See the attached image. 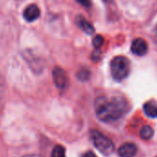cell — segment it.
<instances>
[{"mask_svg": "<svg viewBox=\"0 0 157 157\" xmlns=\"http://www.w3.org/2000/svg\"><path fill=\"white\" fill-rule=\"evenodd\" d=\"M129 108L128 102L120 96H100L94 103L95 115L105 123L118 121L128 114Z\"/></svg>", "mask_w": 157, "mask_h": 157, "instance_id": "cell-1", "label": "cell"}, {"mask_svg": "<svg viewBox=\"0 0 157 157\" xmlns=\"http://www.w3.org/2000/svg\"><path fill=\"white\" fill-rule=\"evenodd\" d=\"M111 74L114 80L117 82H121L128 76L130 71L129 60L123 56H117L114 57L110 64Z\"/></svg>", "mask_w": 157, "mask_h": 157, "instance_id": "cell-2", "label": "cell"}, {"mask_svg": "<svg viewBox=\"0 0 157 157\" xmlns=\"http://www.w3.org/2000/svg\"><path fill=\"white\" fill-rule=\"evenodd\" d=\"M90 137L94 145L102 154L105 156H109L110 154L114 152L115 145L113 141L109 138L105 136L103 133H101L100 131L92 129L90 131Z\"/></svg>", "mask_w": 157, "mask_h": 157, "instance_id": "cell-3", "label": "cell"}, {"mask_svg": "<svg viewBox=\"0 0 157 157\" xmlns=\"http://www.w3.org/2000/svg\"><path fill=\"white\" fill-rule=\"evenodd\" d=\"M53 80L56 86L60 89L64 90L67 87L68 84V76L67 72L59 67H56L53 70Z\"/></svg>", "mask_w": 157, "mask_h": 157, "instance_id": "cell-4", "label": "cell"}, {"mask_svg": "<svg viewBox=\"0 0 157 157\" xmlns=\"http://www.w3.org/2000/svg\"><path fill=\"white\" fill-rule=\"evenodd\" d=\"M131 51L134 55L141 56H144L148 51V44L142 38H137L132 42Z\"/></svg>", "mask_w": 157, "mask_h": 157, "instance_id": "cell-5", "label": "cell"}, {"mask_svg": "<svg viewBox=\"0 0 157 157\" xmlns=\"http://www.w3.org/2000/svg\"><path fill=\"white\" fill-rule=\"evenodd\" d=\"M137 151L138 148L134 143L126 142L119 147L117 153L120 157H134Z\"/></svg>", "mask_w": 157, "mask_h": 157, "instance_id": "cell-6", "label": "cell"}, {"mask_svg": "<svg viewBox=\"0 0 157 157\" xmlns=\"http://www.w3.org/2000/svg\"><path fill=\"white\" fill-rule=\"evenodd\" d=\"M40 15H41L40 9L35 4L28 6L23 11V17L29 22H33L36 21L40 17Z\"/></svg>", "mask_w": 157, "mask_h": 157, "instance_id": "cell-7", "label": "cell"}, {"mask_svg": "<svg viewBox=\"0 0 157 157\" xmlns=\"http://www.w3.org/2000/svg\"><path fill=\"white\" fill-rule=\"evenodd\" d=\"M76 22H77V25L80 27L84 33H86L87 34H93L94 33V26L84 17L78 16L76 19Z\"/></svg>", "mask_w": 157, "mask_h": 157, "instance_id": "cell-8", "label": "cell"}, {"mask_svg": "<svg viewBox=\"0 0 157 157\" xmlns=\"http://www.w3.org/2000/svg\"><path fill=\"white\" fill-rule=\"evenodd\" d=\"M143 110L147 117L151 118L157 117V105L154 103L152 102L146 103L143 106Z\"/></svg>", "mask_w": 157, "mask_h": 157, "instance_id": "cell-9", "label": "cell"}, {"mask_svg": "<svg viewBox=\"0 0 157 157\" xmlns=\"http://www.w3.org/2000/svg\"><path fill=\"white\" fill-rule=\"evenodd\" d=\"M153 135V129L150 127V126H143L141 128H140V137L144 140H150Z\"/></svg>", "mask_w": 157, "mask_h": 157, "instance_id": "cell-10", "label": "cell"}, {"mask_svg": "<svg viewBox=\"0 0 157 157\" xmlns=\"http://www.w3.org/2000/svg\"><path fill=\"white\" fill-rule=\"evenodd\" d=\"M65 148L62 145H56L51 152V157H65Z\"/></svg>", "mask_w": 157, "mask_h": 157, "instance_id": "cell-11", "label": "cell"}, {"mask_svg": "<svg viewBox=\"0 0 157 157\" xmlns=\"http://www.w3.org/2000/svg\"><path fill=\"white\" fill-rule=\"evenodd\" d=\"M104 38H103V36H101V35H96L94 38V40H93V44H94V46L95 47V49H100L101 47H102V45L104 44Z\"/></svg>", "mask_w": 157, "mask_h": 157, "instance_id": "cell-12", "label": "cell"}, {"mask_svg": "<svg viewBox=\"0 0 157 157\" xmlns=\"http://www.w3.org/2000/svg\"><path fill=\"white\" fill-rule=\"evenodd\" d=\"M78 77L81 81H86L90 77V72L86 69H82L80 72L78 73Z\"/></svg>", "mask_w": 157, "mask_h": 157, "instance_id": "cell-13", "label": "cell"}, {"mask_svg": "<svg viewBox=\"0 0 157 157\" xmlns=\"http://www.w3.org/2000/svg\"><path fill=\"white\" fill-rule=\"evenodd\" d=\"M100 56H101V53H100L99 49H96V50L94 52V54H93V56H92V58H93L94 61H98V60L100 59Z\"/></svg>", "mask_w": 157, "mask_h": 157, "instance_id": "cell-14", "label": "cell"}, {"mask_svg": "<svg viewBox=\"0 0 157 157\" xmlns=\"http://www.w3.org/2000/svg\"><path fill=\"white\" fill-rule=\"evenodd\" d=\"M77 2L80 3L83 7H86V8L91 6V1H90V0H77Z\"/></svg>", "mask_w": 157, "mask_h": 157, "instance_id": "cell-15", "label": "cell"}, {"mask_svg": "<svg viewBox=\"0 0 157 157\" xmlns=\"http://www.w3.org/2000/svg\"><path fill=\"white\" fill-rule=\"evenodd\" d=\"M82 157H96V155L93 152V151H87V152H85L84 154H83V156Z\"/></svg>", "mask_w": 157, "mask_h": 157, "instance_id": "cell-16", "label": "cell"}, {"mask_svg": "<svg viewBox=\"0 0 157 157\" xmlns=\"http://www.w3.org/2000/svg\"><path fill=\"white\" fill-rule=\"evenodd\" d=\"M154 39H155V44L157 45V26H156V29H155V34H154Z\"/></svg>", "mask_w": 157, "mask_h": 157, "instance_id": "cell-17", "label": "cell"}, {"mask_svg": "<svg viewBox=\"0 0 157 157\" xmlns=\"http://www.w3.org/2000/svg\"><path fill=\"white\" fill-rule=\"evenodd\" d=\"M25 157H39L38 155H26Z\"/></svg>", "mask_w": 157, "mask_h": 157, "instance_id": "cell-18", "label": "cell"}]
</instances>
